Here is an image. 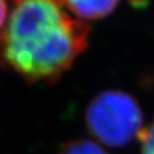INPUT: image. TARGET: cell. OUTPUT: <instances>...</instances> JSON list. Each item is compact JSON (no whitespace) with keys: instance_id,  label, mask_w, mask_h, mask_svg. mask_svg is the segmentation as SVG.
<instances>
[{"instance_id":"6da1fadb","label":"cell","mask_w":154,"mask_h":154,"mask_svg":"<svg viewBox=\"0 0 154 154\" xmlns=\"http://www.w3.org/2000/svg\"><path fill=\"white\" fill-rule=\"evenodd\" d=\"M89 34L62 0H9L0 62L28 83H54L86 50Z\"/></svg>"},{"instance_id":"7a4b0ae2","label":"cell","mask_w":154,"mask_h":154,"mask_svg":"<svg viewBox=\"0 0 154 154\" xmlns=\"http://www.w3.org/2000/svg\"><path fill=\"white\" fill-rule=\"evenodd\" d=\"M85 124L100 143L119 148L140 137L143 130V114L131 95L119 90H104L88 104Z\"/></svg>"},{"instance_id":"3957f363","label":"cell","mask_w":154,"mask_h":154,"mask_svg":"<svg viewBox=\"0 0 154 154\" xmlns=\"http://www.w3.org/2000/svg\"><path fill=\"white\" fill-rule=\"evenodd\" d=\"M66 9L82 21L101 20L110 15L119 0H62Z\"/></svg>"},{"instance_id":"277c9868","label":"cell","mask_w":154,"mask_h":154,"mask_svg":"<svg viewBox=\"0 0 154 154\" xmlns=\"http://www.w3.org/2000/svg\"><path fill=\"white\" fill-rule=\"evenodd\" d=\"M57 154H107L98 143L89 140H74L67 143Z\"/></svg>"},{"instance_id":"5b68a950","label":"cell","mask_w":154,"mask_h":154,"mask_svg":"<svg viewBox=\"0 0 154 154\" xmlns=\"http://www.w3.org/2000/svg\"><path fill=\"white\" fill-rule=\"evenodd\" d=\"M140 140L142 143V154H154V122L147 129H143Z\"/></svg>"},{"instance_id":"8992f818","label":"cell","mask_w":154,"mask_h":154,"mask_svg":"<svg viewBox=\"0 0 154 154\" xmlns=\"http://www.w3.org/2000/svg\"><path fill=\"white\" fill-rule=\"evenodd\" d=\"M9 14V3L6 0H0V30L3 29Z\"/></svg>"}]
</instances>
